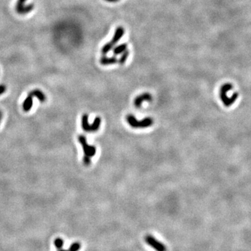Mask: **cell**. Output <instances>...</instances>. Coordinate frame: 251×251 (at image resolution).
<instances>
[{"label":"cell","instance_id":"cell-18","mask_svg":"<svg viewBox=\"0 0 251 251\" xmlns=\"http://www.w3.org/2000/svg\"><path fill=\"white\" fill-rule=\"evenodd\" d=\"M1 117H2V114H1V110H0V121H1Z\"/></svg>","mask_w":251,"mask_h":251},{"label":"cell","instance_id":"cell-7","mask_svg":"<svg viewBox=\"0 0 251 251\" xmlns=\"http://www.w3.org/2000/svg\"><path fill=\"white\" fill-rule=\"evenodd\" d=\"M26 0H18L16 5V10L18 14L24 15L28 13H30L34 8V5L33 4L25 6V2Z\"/></svg>","mask_w":251,"mask_h":251},{"label":"cell","instance_id":"cell-5","mask_svg":"<svg viewBox=\"0 0 251 251\" xmlns=\"http://www.w3.org/2000/svg\"><path fill=\"white\" fill-rule=\"evenodd\" d=\"M101 125V118L97 117L94 120V122L90 124L88 120V114H84L82 117V128L86 132H96L99 130Z\"/></svg>","mask_w":251,"mask_h":251},{"label":"cell","instance_id":"cell-17","mask_svg":"<svg viewBox=\"0 0 251 251\" xmlns=\"http://www.w3.org/2000/svg\"><path fill=\"white\" fill-rule=\"evenodd\" d=\"M105 1H108V2H110V3H114V2H117V1H119V0H105Z\"/></svg>","mask_w":251,"mask_h":251},{"label":"cell","instance_id":"cell-11","mask_svg":"<svg viewBox=\"0 0 251 251\" xmlns=\"http://www.w3.org/2000/svg\"><path fill=\"white\" fill-rule=\"evenodd\" d=\"M32 105H33V97L30 95L25 99L23 105V108L25 112H29L32 108Z\"/></svg>","mask_w":251,"mask_h":251},{"label":"cell","instance_id":"cell-1","mask_svg":"<svg viewBox=\"0 0 251 251\" xmlns=\"http://www.w3.org/2000/svg\"><path fill=\"white\" fill-rule=\"evenodd\" d=\"M78 141L82 147L84 154H85L83 157L84 165L89 166L92 163V158L96 154V147L89 145L87 142L86 137L82 135L78 136Z\"/></svg>","mask_w":251,"mask_h":251},{"label":"cell","instance_id":"cell-8","mask_svg":"<svg viewBox=\"0 0 251 251\" xmlns=\"http://www.w3.org/2000/svg\"><path fill=\"white\" fill-rule=\"evenodd\" d=\"M153 98L152 94L145 92L138 95L134 100V105L136 108H140L144 102H151Z\"/></svg>","mask_w":251,"mask_h":251},{"label":"cell","instance_id":"cell-2","mask_svg":"<svg viewBox=\"0 0 251 251\" xmlns=\"http://www.w3.org/2000/svg\"><path fill=\"white\" fill-rule=\"evenodd\" d=\"M232 89H233V85L231 83H225L222 85L221 89H220V98H221L223 104L226 107H230L233 104L239 96L237 92H234L232 94V97H229L227 95V92H230Z\"/></svg>","mask_w":251,"mask_h":251},{"label":"cell","instance_id":"cell-9","mask_svg":"<svg viewBox=\"0 0 251 251\" xmlns=\"http://www.w3.org/2000/svg\"><path fill=\"white\" fill-rule=\"evenodd\" d=\"M118 62V59L115 57H106V56H103L100 59V63L103 66H108V65L114 64Z\"/></svg>","mask_w":251,"mask_h":251},{"label":"cell","instance_id":"cell-12","mask_svg":"<svg viewBox=\"0 0 251 251\" xmlns=\"http://www.w3.org/2000/svg\"><path fill=\"white\" fill-rule=\"evenodd\" d=\"M127 48H128V45L125 43L120 44L114 48L113 53L114 55H119V54H122L124 51L126 50Z\"/></svg>","mask_w":251,"mask_h":251},{"label":"cell","instance_id":"cell-16","mask_svg":"<svg viewBox=\"0 0 251 251\" xmlns=\"http://www.w3.org/2000/svg\"><path fill=\"white\" fill-rule=\"evenodd\" d=\"M6 87L5 85H0V95L3 94L4 93L6 92Z\"/></svg>","mask_w":251,"mask_h":251},{"label":"cell","instance_id":"cell-3","mask_svg":"<svg viewBox=\"0 0 251 251\" xmlns=\"http://www.w3.org/2000/svg\"><path fill=\"white\" fill-rule=\"evenodd\" d=\"M127 123L133 128H147L154 124V119L152 117H146L142 120H137L133 114H128L125 117Z\"/></svg>","mask_w":251,"mask_h":251},{"label":"cell","instance_id":"cell-19","mask_svg":"<svg viewBox=\"0 0 251 251\" xmlns=\"http://www.w3.org/2000/svg\"><path fill=\"white\" fill-rule=\"evenodd\" d=\"M59 251H69V250H62V249H61V250H59Z\"/></svg>","mask_w":251,"mask_h":251},{"label":"cell","instance_id":"cell-15","mask_svg":"<svg viewBox=\"0 0 251 251\" xmlns=\"http://www.w3.org/2000/svg\"><path fill=\"white\" fill-rule=\"evenodd\" d=\"M81 245L80 243L75 242L73 243V244L71 245L70 248H69V251H78L80 249Z\"/></svg>","mask_w":251,"mask_h":251},{"label":"cell","instance_id":"cell-4","mask_svg":"<svg viewBox=\"0 0 251 251\" xmlns=\"http://www.w3.org/2000/svg\"><path fill=\"white\" fill-rule=\"evenodd\" d=\"M124 33L125 30L123 27L119 26L117 27L112 40H111L110 42H108V43H105L103 46V48H102L101 53L103 54V55H106L109 52H110V51L112 50V49L114 48V45L118 43V42L119 41V40L123 37V36L124 35Z\"/></svg>","mask_w":251,"mask_h":251},{"label":"cell","instance_id":"cell-14","mask_svg":"<svg viewBox=\"0 0 251 251\" xmlns=\"http://www.w3.org/2000/svg\"><path fill=\"white\" fill-rule=\"evenodd\" d=\"M63 245V240L60 239V238H57V239L54 240V245H55V247L58 249V250H61V249H62Z\"/></svg>","mask_w":251,"mask_h":251},{"label":"cell","instance_id":"cell-6","mask_svg":"<svg viewBox=\"0 0 251 251\" xmlns=\"http://www.w3.org/2000/svg\"><path fill=\"white\" fill-rule=\"evenodd\" d=\"M145 241L147 244L156 251H166L167 250L166 247L163 243L160 242L156 238H154L150 234H147L145 236Z\"/></svg>","mask_w":251,"mask_h":251},{"label":"cell","instance_id":"cell-10","mask_svg":"<svg viewBox=\"0 0 251 251\" xmlns=\"http://www.w3.org/2000/svg\"><path fill=\"white\" fill-rule=\"evenodd\" d=\"M29 95L32 96V97L37 98L41 103H43V102L46 101V96L43 94V92H41L40 90H38V89H36V90H34L32 92H30Z\"/></svg>","mask_w":251,"mask_h":251},{"label":"cell","instance_id":"cell-13","mask_svg":"<svg viewBox=\"0 0 251 251\" xmlns=\"http://www.w3.org/2000/svg\"><path fill=\"white\" fill-rule=\"evenodd\" d=\"M129 54H130V52H129L128 50H126L125 51H124V52L121 54V56L120 57L119 59L118 60V63L121 65L124 64L125 61H126V60L128 59Z\"/></svg>","mask_w":251,"mask_h":251}]
</instances>
